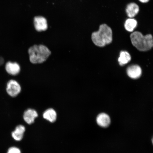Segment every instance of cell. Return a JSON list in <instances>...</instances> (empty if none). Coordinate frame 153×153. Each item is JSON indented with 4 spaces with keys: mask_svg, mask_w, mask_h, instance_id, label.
Listing matches in <instances>:
<instances>
[{
    "mask_svg": "<svg viewBox=\"0 0 153 153\" xmlns=\"http://www.w3.org/2000/svg\"><path fill=\"white\" fill-rule=\"evenodd\" d=\"M6 91L7 93L10 96L16 97L21 92V86L16 81L11 79L7 82Z\"/></svg>",
    "mask_w": 153,
    "mask_h": 153,
    "instance_id": "obj_4",
    "label": "cell"
},
{
    "mask_svg": "<svg viewBox=\"0 0 153 153\" xmlns=\"http://www.w3.org/2000/svg\"><path fill=\"white\" fill-rule=\"evenodd\" d=\"M130 38L133 45L139 51H148L153 47V37L151 34L143 36L140 32L135 31L131 34Z\"/></svg>",
    "mask_w": 153,
    "mask_h": 153,
    "instance_id": "obj_2",
    "label": "cell"
},
{
    "mask_svg": "<svg viewBox=\"0 0 153 153\" xmlns=\"http://www.w3.org/2000/svg\"><path fill=\"white\" fill-rule=\"evenodd\" d=\"M38 116L37 113L35 110L29 109L24 112V119L27 123L30 124L34 123Z\"/></svg>",
    "mask_w": 153,
    "mask_h": 153,
    "instance_id": "obj_8",
    "label": "cell"
},
{
    "mask_svg": "<svg viewBox=\"0 0 153 153\" xmlns=\"http://www.w3.org/2000/svg\"><path fill=\"white\" fill-rule=\"evenodd\" d=\"M97 124L100 127L106 128L110 125L111 120L108 114L105 113H101L97 116Z\"/></svg>",
    "mask_w": 153,
    "mask_h": 153,
    "instance_id": "obj_10",
    "label": "cell"
},
{
    "mask_svg": "<svg viewBox=\"0 0 153 153\" xmlns=\"http://www.w3.org/2000/svg\"><path fill=\"white\" fill-rule=\"evenodd\" d=\"M120 57L118 59L120 66H122L127 64L131 60V57L129 53L126 51H122L120 53Z\"/></svg>",
    "mask_w": 153,
    "mask_h": 153,
    "instance_id": "obj_13",
    "label": "cell"
},
{
    "mask_svg": "<svg viewBox=\"0 0 153 153\" xmlns=\"http://www.w3.org/2000/svg\"><path fill=\"white\" fill-rule=\"evenodd\" d=\"M139 1L142 3H147L150 1V0H139Z\"/></svg>",
    "mask_w": 153,
    "mask_h": 153,
    "instance_id": "obj_17",
    "label": "cell"
},
{
    "mask_svg": "<svg viewBox=\"0 0 153 153\" xmlns=\"http://www.w3.org/2000/svg\"><path fill=\"white\" fill-rule=\"evenodd\" d=\"M28 52L30 62L33 64L45 62L51 53L49 49L43 45H34L29 49Z\"/></svg>",
    "mask_w": 153,
    "mask_h": 153,
    "instance_id": "obj_3",
    "label": "cell"
},
{
    "mask_svg": "<svg viewBox=\"0 0 153 153\" xmlns=\"http://www.w3.org/2000/svg\"><path fill=\"white\" fill-rule=\"evenodd\" d=\"M137 22L135 19L133 18H130L126 21L124 24V27L127 31L133 32L137 27Z\"/></svg>",
    "mask_w": 153,
    "mask_h": 153,
    "instance_id": "obj_14",
    "label": "cell"
},
{
    "mask_svg": "<svg viewBox=\"0 0 153 153\" xmlns=\"http://www.w3.org/2000/svg\"><path fill=\"white\" fill-rule=\"evenodd\" d=\"M126 11L128 16L129 18H133L138 14L139 7L136 3H130L127 5Z\"/></svg>",
    "mask_w": 153,
    "mask_h": 153,
    "instance_id": "obj_9",
    "label": "cell"
},
{
    "mask_svg": "<svg viewBox=\"0 0 153 153\" xmlns=\"http://www.w3.org/2000/svg\"><path fill=\"white\" fill-rule=\"evenodd\" d=\"M7 153H21V152L19 148L13 147L8 149Z\"/></svg>",
    "mask_w": 153,
    "mask_h": 153,
    "instance_id": "obj_15",
    "label": "cell"
},
{
    "mask_svg": "<svg viewBox=\"0 0 153 153\" xmlns=\"http://www.w3.org/2000/svg\"><path fill=\"white\" fill-rule=\"evenodd\" d=\"M127 73L129 77L132 79H137L142 74V70L138 65H133L128 67Z\"/></svg>",
    "mask_w": 153,
    "mask_h": 153,
    "instance_id": "obj_6",
    "label": "cell"
},
{
    "mask_svg": "<svg viewBox=\"0 0 153 153\" xmlns=\"http://www.w3.org/2000/svg\"><path fill=\"white\" fill-rule=\"evenodd\" d=\"M43 117L45 119L51 122H54L56 120L57 114L52 108H49L44 113Z\"/></svg>",
    "mask_w": 153,
    "mask_h": 153,
    "instance_id": "obj_12",
    "label": "cell"
},
{
    "mask_svg": "<svg viewBox=\"0 0 153 153\" xmlns=\"http://www.w3.org/2000/svg\"><path fill=\"white\" fill-rule=\"evenodd\" d=\"M4 62V60L3 57H0V66L2 65Z\"/></svg>",
    "mask_w": 153,
    "mask_h": 153,
    "instance_id": "obj_16",
    "label": "cell"
},
{
    "mask_svg": "<svg viewBox=\"0 0 153 153\" xmlns=\"http://www.w3.org/2000/svg\"><path fill=\"white\" fill-rule=\"evenodd\" d=\"M34 27L37 31H45L48 28V24L46 19L41 16H36L34 18Z\"/></svg>",
    "mask_w": 153,
    "mask_h": 153,
    "instance_id": "obj_5",
    "label": "cell"
},
{
    "mask_svg": "<svg viewBox=\"0 0 153 153\" xmlns=\"http://www.w3.org/2000/svg\"><path fill=\"white\" fill-rule=\"evenodd\" d=\"M6 71L11 75H16L20 73V67L18 63L9 62L5 65Z\"/></svg>",
    "mask_w": 153,
    "mask_h": 153,
    "instance_id": "obj_7",
    "label": "cell"
},
{
    "mask_svg": "<svg viewBox=\"0 0 153 153\" xmlns=\"http://www.w3.org/2000/svg\"><path fill=\"white\" fill-rule=\"evenodd\" d=\"M91 39L97 46L103 47L112 43V31L109 26L106 24L100 25L98 31L93 32Z\"/></svg>",
    "mask_w": 153,
    "mask_h": 153,
    "instance_id": "obj_1",
    "label": "cell"
},
{
    "mask_svg": "<svg viewBox=\"0 0 153 153\" xmlns=\"http://www.w3.org/2000/svg\"><path fill=\"white\" fill-rule=\"evenodd\" d=\"M25 128L23 126L19 125L12 133V136L15 140L20 141L22 139Z\"/></svg>",
    "mask_w": 153,
    "mask_h": 153,
    "instance_id": "obj_11",
    "label": "cell"
}]
</instances>
